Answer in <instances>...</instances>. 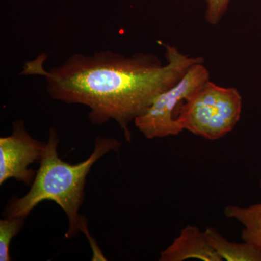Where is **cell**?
<instances>
[{"instance_id":"cell-7","label":"cell","mask_w":261,"mask_h":261,"mask_svg":"<svg viewBox=\"0 0 261 261\" xmlns=\"http://www.w3.org/2000/svg\"><path fill=\"white\" fill-rule=\"evenodd\" d=\"M204 233L222 261H261V250L251 244L233 243L213 227H207Z\"/></svg>"},{"instance_id":"cell-8","label":"cell","mask_w":261,"mask_h":261,"mask_svg":"<svg viewBox=\"0 0 261 261\" xmlns=\"http://www.w3.org/2000/svg\"><path fill=\"white\" fill-rule=\"evenodd\" d=\"M224 213L228 219H235L243 225L241 239L243 242L261 250V202L248 207L228 205Z\"/></svg>"},{"instance_id":"cell-3","label":"cell","mask_w":261,"mask_h":261,"mask_svg":"<svg viewBox=\"0 0 261 261\" xmlns=\"http://www.w3.org/2000/svg\"><path fill=\"white\" fill-rule=\"evenodd\" d=\"M243 110V98L234 87H224L210 80L178 108L182 130L206 140H217L237 126Z\"/></svg>"},{"instance_id":"cell-2","label":"cell","mask_w":261,"mask_h":261,"mask_svg":"<svg viewBox=\"0 0 261 261\" xmlns=\"http://www.w3.org/2000/svg\"><path fill=\"white\" fill-rule=\"evenodd\" d=\"M60 138L51 128L45 151L39 162L30 190L23 197H13L5 207L4 218H27L33 209L43 201H53L63 209L69 221L65 238L75 237L85 219L79 211L85 197L86 181L94 163L111 151L118 152L122 143L112 137L97 136L94 150L88 159L76 164L65 162L58 155Z\"/></svg>"},{"instance_id":"cell-11","label":"cell","mask_w":261,"mask_h":261,"mask_svg":"<svg viewBox=\"0 0 261 261\" xmlns=\"http://www.w3.org/2000/svg\"><path fill=\"white\" fill-rule=\"evenodd\" d=\"M259 186H260V190H261V178H260V182H259Z\"/></svg>"},{"instance_id":"cell-5","label":"cell","mask_w":261,"mask_h":261,"mask_svg":"<svg viewBox=\"0 0 261 261\" xmlns=\"http://www.w3.org/2000/svg\"><path fill=\"white\" fill-rule=\"evenodd\" d=\"M46 145L29 135L22 120L14 122L12 135L0 138V185L15 178L32 186L37 171L29 166L40 162Z\"/></svg>"},{"instance_id":"cell-6","label":"cell","mask_w":261,"mask_h":261,"mask_svg":"<svg viewBox=\"0 0 261 261\" xmlns=\"http://www.w3.org/2000/svg\"><path fill=\"white\" fill-rule=\"evenodd\" d=\"M197 259L204 261H222L197 226L187 225L172 243L161 252L160 261H184Z\"/></svg>"},{"instance_id":"cell-10","label":"cell","mask_w":261,"mask_h":261,"mask_svg":"<svg viewBox=\"0 0 261 261\" xmlns=\"http://www.w3.org/2000/svg\"><path fill=\"white\" fill-rule=\"evenodd\" d=\"M233 0H205V20L211 25H218L227 13Z\"/></svg>"},{"instance_id":"cell-4","label":"cell","mask_w":261,"mask_h":261,"mask_svg":"<svg viewBox=\"0 0 261 261\" xmlns=\"http://www.w3.org/2000/svg\"><path fill=\"white\" fill-rule=\"evenodd\" d=\"M204 63L192 65L172 87L154 99L145 113L136 118L135 126L148 140L176 136L182 132L176 113L184 102L210 80Z\"/></svg>"},{"instance_id":"cell-9","label":"cell","mask_w":261,"mask_h":261,"mask_svg":"<svg viewBox=\"0 0 261 261\" xmlns=\"http://www.w3.org/2000/svg\"><path fill=\"white\" fill-rule=\"evenodd\" d=\"M27 218L8 217L0 220V260L10 261V243L21 231Z\"/></svg>"},{"instance_id":"cell-1","label":"cell","mask_w":261,"mask_h":261,"mask_svg":"<svg viewBox=\"0 0 261 261\" xmlns=\"http://www.w3.org/2000/svg\"><path fill=\"white\" fill-rule=\"evenodd\" d=\"M167 63L152 53L124 56L111 51L72 55L65 63L47 70L45 53L25 62L20 74L39 75L51 99L80 104L89 109V120L102 125L113 120L130 143L129 124L146 112L154 99L172 87L202 57L185 54L164 44Z\"/></svg>"}]
</instances>
